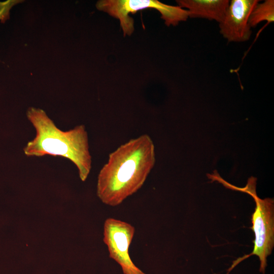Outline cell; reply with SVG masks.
<instances>
[{
    "label": "cell",
    "mask_w": 274,
    "mask_h": 274,
    "mask_svg": "<svg viewBox=\"0 0 274 274\" xmlns=\"http://www.w3.org/2000/svg\"><path fill=\"white\" fill-rule=\"evenodd\" d=\"M155 162L154 145L147 134L120 145L98 174L97 196L108 206L119 205L142 187Z\"/></svg>",
    "instance_id": "cell-1"
},
{
    "label": "cell",
    "mask_w": 274,
    "mask_h": 274,
    "mask_svg": "<svg viewBox=\"0 0 274 274\" xmlns=\"http://www.w3.org/2000/svg\"><path fill=\"white\" fill-rule=\"evenodd\" d=\"M27 117L36 130V135L27 143L23 151L27 156L46 155L67 158L77 167L80 178L85 181L91 168V156L84 125L63 131L41 109L31 107Z\"/></svg>",
    "instance_id": "cell-2"
},
{
    "label": "cell",
    "mask_w": 274,
    "mask_h": 274,
    "mask_svg": "<svg viewBox=\"0 0 274 274\" xmlns=\"http://www.w3.org/2000/svg\"><path fill=\"white\" fill-rule=\"evenodd\" d=\"M255 179L252 178L248 181L247 186L244 188H239L228 185V188L246 192L251 195L256 203L254 212L252 215L251 229L255 234L254 248L251 253L245 255L233 261L228 272L243 260L252 255L259 257L260 265L259 271L265 273L267 266V257L272 250L274 245V210L273 200L270 198L261 199L255 192Z\"/></svg>",
    "instance_id": "cell-3"
},
{
    "label": "cell",
    "mask_w": 274,
    "mask_h": 274,
    "mask_svg": "<svg viewBox=\"0 0 274 274\" xmlns=\"http://www.w3.org/2000/svg\"><path fill=\"white\" fill-rule=\"evenodd\" d=\"M96 7L119 20L124 36H130L134 31V21L129 14L147 8L158 11L167 26H176L189 18L187 10L157 0H100L97 2Z\"/></svg>",
    "instance_id": "cell-4"
},
{
    "label": "cell",
    "mask_w": 274,
    "mask_h": 274,
    "mask_svg": "<svg viewBox=\"0 0 274 274\" xmlns=\"http://www.w3.org/2000/svg\"><path fill=\"white\" fill-rule=\"evenodd\" d=\"M135 233L134 227L120 220L109 218L104 225V242L109 257L121 267L123 274H146L132 262L129 248Z\"/></svg>",
    "instance_id": "cell-5"
},
{
    "label": "cell",
    "mask_w": 274,
    "mask_h": 274,
    "mask_svg": "<svg viewBox=\"0 0 274 274\" xmlns=\"http://www.w3.org/2000/svg\"><path fill=\"white\" fill-rule=\"evenodd\" d=\"M259 0L229 1L223 18L219 23L220 33L228 42H244L252 34L250 15Z\"/></svg>",
    "instance_id": "cell-6"
},
{
    "label": "cell",
    "mask_w": 274,
    "mask_h": 274,
    "mask_svg": "<svg viewBox=\"0 0 274 274\" xmlns=\"http://www.w3.org/2000/svg\"><path fill=\"white\" fill-rule=\"evenodd\" d=\"M228 0H177L178 6L186 8L191 18H204L220 23L228 6Z\"/></svg>",
    "instance_id": "cell-7"
},
{
    "label": "cell",
    "mask_w": 274,
    "mask_h": 274,
    "mask_svg": "<svg viewBox=\"0 0 274 274\" xmlns=\"http://www.w3.org/2000/svg\"><path fill=\"white\" fill-rule=\"evenodd\" d=\"M266 21L269 23L274 21V1L265 0L256 5L252 10L249 19L250 26L256 27L259 23Z\"/></svg>",
    "instance_id": "cell-8"
},
{
    "label": "cell",
    "mask_w": 274,
    "mask_h": 274,
    "mask_svg": "<svg viewBox=\"0 0 274 274\" xmlns=\"http://www.w3.org/2000/svg\"><path fill=\"white\" fill-rule=\"evenodd\" d=\"M19 0H8L0 2V21L4 23L10 18V11L11 8L16 4L22 2Z\"/></svg>",
    "instance_id": "cell-9"
}]
</instances>
